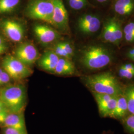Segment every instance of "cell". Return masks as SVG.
<instances>
[{"label": "cell", "instance_id": "8fae6325", "mask_svg": "<svg viewBox=\"0 0 134 134\" xmlns=\"http://www.w3.org/2000/svg\"><path fill=\"white\" fill-rule=\"evenodd\" d=\"M34 31L39 41L45 44L52 42L59 37V34L56 30L44 24L35 25Z\"/></svg>", "mask_w": 134, "mask_h": 134}, {"label": "cell", "instance_id": "4316f807", "mask_svg": "<svg viewBox=\"0 0 134 134\" xmlns=\"http://www.w3.org/2000/svg\"><path fill=\"white\" fill-rule=\"evenodd\" d=\"M62 44L67 54L69 55L70 57L71 58L74 55V50H73V48L72 47V45L67 42H62Z\"/></svg>", "mask_w": 134, "mask_h": 134}, {"label": "cell", "instance_id": "277c9868", "mask_svg": "<svg viewBox=\"0 0 134 134\" xmlns=\"http://www.w3.org/2000/svg\"><path fill=\"white\" fill-rule=\"evenodd\" d=\"M53 10V0H32L27 5L26 14L31 19L52 24Z\"/></svg>", "mask_w": 134, "mask_h": 134}, {"label": "cell", "instance_id": "d6986e66", "mask_svg": "<svg viewBox=\"0 0 134 134\" xmlns=\"http://www.w3.org/2000/svg\"><path fill=\"white\" fill-rule=\"evenodd\" d=\"M127 134H134V114H129L120 121Z\"/></svg>", "mask_w": 134, "mask_h": 134}, {"label": "cell", "instance_id": "9a60e30c", "mask_svg": "<svg viewBox=\"0 0 134 134\" xmlns=\"http://www.w3.org/2000/svg\"><path fill=\"white\" fill-rule=\"evenodd\" d=\"M76 69L74 64L70 59L60 57L54 73L59 75H71L75 73Z\"/></svg>", "mask_w": 134, "mask_h": 134}, {"label": "cell", "instance_id": "3957f363", "mask_svg": "<svg viewBox=\"0 0 134 134\" xmlns=\"http://www.w3.org/2000/svg\"><path fill=\"white\" fill-rule=\"evenodd\" d=\"M112 56L105 48L98 46H90L82 53L83 65L91 70H96L107 66L112 61Z\"/></svg>", "mask_w": 134, "mask_h": 134}, {"label": "cell", "instance_id": "7a4b0ae2", "mask_svg": "<svg viewBox=\"0 0 134 134\" xmlns=\"http://www.w3.org/2000/svg\"><path fill=\"white\" fill-rule=\"evenodd\" d=\"M0 100L10 113H20L26 104V92L22 85L7 86L0 91Z\"/></svg>", "mask_w": 134, "mask_h": 134}, {"label": "cell", "instance_id": "d4e9b609", "mask_svg": "<svg viewBox=\"0 0 134 134\" xmlns=\"http://www.w3.org/2000/svg\"><path fill=\"white\" fill-rule=\"evenodd\" d=\"M115 5L134 9V3L132 0H117Z\"/></svg>", "mask_w": 134, "mask_h": 134}, {"label": "cell", "instance_id": "5b68a950", "mask_svg": "<svg viewBox=\"0 0 134 134\" xmlns=\"http://www.w3.org/2000/svg\"><path fill=\"white\" fill-rule=\"evenodd\" d=\"M2 66L11 79L19 80L29 77L32 71L29 67L20 61L15 57L7 56L4 59Z\"/></svg>", "mask_w": 134, "mask_h": 134}, {"label": "cell", "instance_id": "cb8c5ba5", "mask_svg": "<svg viewBox=\"0 0 134 134\" xmlns=\"http://www.w3.org/2000/svg\"><path fill=\"white\" fill-rule=\"evenodd\" d=\"M134 8L124 7L115 5V12L120 15H126L131 14L134 10Z\"/></svg>", "mask_w": 134, "mask_h": 134}, {"label": "cell", "instance_id": "ac0fdd59", "mask_svg": "<svg viewBox=\"0 0 134 134\" xmlns=\"http://www.w3.org/2000/svg\"><path fill=\"white\" fill-rule=\"evenodd\" d=\"M20 0H0V14L10 13L18 7Z\"/></svg>", "mask_w": 134, "mask_h": 134}, {"label": "cell", "instance_id": "83f0119b", "mask_svg": "<svg viewBox=\"0 0 134 134\" xmlns=\"http://www.w3.org/2000/svg\"><path fill=\"white\" fill-rule=\"evenodd\" d=\"M124 33L134 35V23L131 22L125 26Z\"/></svg>", "mask_w": 134, "mask_h": 134}, {"label": "cell", "instance_id": "f1b7e54d", "mask_svg": "<svg viewBox=\"0 0 134 134\" xmlns=\"http://www.w3.org/2000/svg\"><path fill=\"white\" fill-rule=\"evenodd\" d=\"M3 133L4 134H24L17 130L9 127H4Z\"/></svg>", "mask_w": 134, "mask_h": 134}, {"label": "cell", "instance_id": "4fadbf2b", "mask_svg": "<svg viewBox=\"0 0 134 134\" xmlns=\"http://www.w3.org/2000/svg\"><path fill=\"white\" fill-rule=\"evenodd\" d=\"M59 58L53 51H47L39 59V66L46 71L54 72Z\"/></svg>", "mask_w": 134, "mask_h": 134}, {"label": "cell", "instance_id": "f546056e", "mask_svg": "<svg viewBox=\"0 0 134 134\" xmlns=\"http://www.w3.org/2000/svg\"><path fill=\"white\" fill-rule=\"evenodd\" d=\"M10 112L7 109L0 110V124H3Z\"/></svg>", "mask_w": 134, "mask_h": 134}, {"label": "cell", "instance_id": "f35d334b", "mask_svg": "<svg viewBox=\"0 0 134 134\" xmlns=\"http://www.w3.org/2000/svg\"><path fill=\"white\" fill-rule=\"evenodd\" d=\"M132 49H134V47H133V48H132Z\"/></svg>", "mask_w": 134, "mask_h": 134}, {"label": "cell", "instance_id": "7402d4cb", "mask_svg": "<svg viewBox=\"0 0 134 134\" xmlns=\"http://www.w3.org/2000/svg\"><path fill=\"white\" fill-rule=\"evenodd\" d=\"M119 77L126 80H131L134 77V72H131L121 67L118 71Z\"/></svg>", "mask_w": 134, "mask_h": 134}, {"label": "cell", "instance_id": "484cf974", "mask_svg": "<svg viewBox=\"0 0 134 134\" xmlns=\"http://www.w3.org/2000/svg\"><path fill=\"white\" fill-rule=\"evenodd\" d=\"M10 77L7 72L4 70L0 76V86L8 83L10 80Z\"/></svg>", "mask_w": 134, "mask_h": 134}, {"label": "cell", "instance_id": "e575fe53", "mask_svg": "<svg viewBox=\"0 0 134 134\" xmlns=\"http://www.w3.org/2000/svg\"><path fill=\"white\" fill-rule=\"evenodd\" d=\"M6 109L5 107L4 103H3V102L0 100V110H3Z\"/></svg>", "mask_w": 134, "mask_h": 134}, {"label": "cell", "instance_id": "1f68e13d", "mask_svg": "<svg viewBox=\"0 0 134 134\" xmlns=\"http://www.w3.org/2000/svg\"><path fill=\"white\" fill-rule=\"evenodd\" d=\"M121 67L131 72H134V65L132 64H125L122 65Z\"/></svg>", "mask_w": 134, "mask_h": 134}, {"label": "cell", "instance_id": "44dd1931", "mask_svg": "<svg viewBox=\"0 0 134 134\" xmlns=\"http://www.w3.org/2000/svg\"><path fill=\"white\" fill-rule=\"evenodd\" d=\"M70 7L74 10H81L86 4V0H72L69 1Z\"/></svg>", "mask_w": 134, "mask_h": 134}, {"label": "cell", "instance_id": "836d02e7", "mask_svg": "<svg viewBox=\"0 0 134 134\" xmlns=\"http://www.w3.org/2000/svg\"><path fill=\"white\" fill-rule=\"evenodd\" d=\"M127 56L131 59L134 61V50L133 49L130 50L128 53L127 54Z\"/></svg>", "mask_w": 134, "mask_h": 134}, {"label": "cell", "instance_id": "d6a6232c", "mask_svg": "<svg viewBox=\"0 0 134 134\" xmlns=\"http://www.w3.org/2000/svg\"><path fill=\"white\" fill-rule=\"evenodd\" d=\"M126 40L129 42H134V35L131 34H124Z\"/></svg>", "mask_w": 134, "mask_h": 134}, {"label": "cell", "instance_id": "6da1fadb", "mask_svg": "<svg viewBox=\"0 0 134 134\" xmlns=\"http://www.w3.org/2000/svg\"><path fill=\"white\" fill-rule=\"evenodd\" d=\"M83 81L92 92L118 96L124 88L110 72H103L84 77Z\"/></svg>", "mask_w": 134, "mask_h": 134}, {"label": "cell", "instance_id": "9c48e42d", "mask_svg": "<svg viewBox=\"0 0 134 134\" xmlns=\"http://www.w3.org/2000/svg\"><path fill=\"white\" fill-rule=\"evenodd\" d=\"M2 27L7 37L14 42L20 41L24 36V29L19 22L12 19L5 20Z\"/></svg>", "mask_w": 134, "mask_h": 134}, {"label": "cell", "instance_id": "d590c367", "mask_svg": "<svg viewBox=\"0 0 134 134\" xmlns=\"http://www.w3.org/2000/svg\"><path fill=\"white\" fill-rule=\"evenodd\" d=\"M101 134H113V133L110 130H107L103 131Z\"/></svg>", "mask_w": 134, "mask_h": 134}, {"label": "cell", "instance_id": "ba28073f", "mask_svg": "<svg viewBox=\"0 0 134 134\" xmlns=\"http://www.w3.org/2000/svg\"><path fill=\"white\" fill-rule=\"evenodd\" d=\"M54 1L52 24L60 29H65L68 25V14L62 0Z\"/></svg>", "mask_w": 134, "mask_h": 134}, {"label": "cell", "instance_id": "603a6c76", "mask_svg": "<svg viewBox=\"0 0 134 134\" xmlns=\"http://www.w3.org/2000/svg\"><path fill=\"white\" fill-rule=\"evenodd\" d=\"M114 33L115 37L117 39L118 42L119 43L122 38L123 32L121 27L120 24L115 20L114 25Z\"/></svg>", "mask_w": 134, "mask_h": 134}, {"label": "cell", "instance_id": "30bf717a", "mask_svg": "<svg viewBox=\"0 0 134 134\" xmlns=\"http://www.w3.org/2000/svg\"><path fill=\"white\" fill-rule=\"evenodd\" d=\"M77 26L82 33L90 34L95 33L100 27V21L95 15L86 14L81 16L77 21Z\"/></svg>", "mask_w": 134, "mask_h": 134}, {"label": "cell", "instance_id": "8992f818", "mask_svg": "<svg viewBox=\"0 0 134 134\" xmlns=\"http://www.w3.org/2000/svg\"><path fill=\"white\" fill-rule=\"evenodd\" d=\"M102 118H110L116 105L117 96L92 92Z\"/></svg>", "mask_w": 134, "mask_h": 134}, {"label": "cell", "instance_id": "4dcf8cb0", "mask_svg": "<svg viewBox=\"0 0 134 134\" xmlns=\"http://www.w3.org/2000/svg\"><path fill=\"white\" fill-rule=\"evenodd\" d=\"M7 49V45L4 39L0 36V55L4 53Z\"/></svg>", "mask_w": 134, "mask_h": 134}, {"label": "cell", "instance_id": "ffe728a7", "mask_svg": "<svg viewBox=\"0 0 134 134\" xmlns=\"http://www.w3.org/2000/svg\"><path fill=\"white\" fill-rule=\"evenodd\" d=\"M53 51L56 53L59 57L65 58L67 59H71L66 51L64 49L62 44V42L57 43L55 45Z\"/></svg>", "mask_w": 134, "mask_h": 134}, {"label": "cell", "instance_id": "8d00e7d4", "mask_svg": "<svg viewBox=\"0 0 134 134\" xmlns=\"http://www.w3.org/2000/svg\"><path fill=\"white\" fill-rule=\"evenodd\" d=\"M96 1H98V2H100V3H103V2H105L107 0H96Z\"/></svg>", "mask_w": 134, "mask_h": 134}, {"label": "cell", "instance_id": "5bb4252c", "mask_svg": "<svg viewBox=\"0 0 134 134\" xmlns=\"http://www.w3.org/2000/svg\"><path fill=\"white\" fill-rule=\"evenodd\" d=\"M129 114L127 100L124 92L117 96L116 105L110 118L120 121Z\"/></svg>", "mask_w": 134, "mask_h": 134}, {"label": "cell", "instance_id": "e0dca14e", "mask_svg": "<svg viewBox=\"0 0 134 134\" xmlns=\"http://www.w3.org/2000/svg\"><path fill=\"white\" fill-rule=\"evenodd\" d=\"M124 94L130 114H134V84L124 88Z\"/></svg>", "mask_w": 134, "mask_h": 134}, {"label": "cell", "instance_id": "ab89813d", "mask_svg": "<svg viewBox=\"0 0 134 134\" xmlns=\"http://www.w3.org/2000/svg\"><path fill=\"white\" fill-rule=\"evenodd\" d=\"M69 1H72V0H69Z\"/></svg>", "mask_w": 134, "mask_h": 134}, {"label": "cell", "instance_id": "74e56055", "mask_svg": "<svg viewBox=\"0 0 134 134\" xmlns=\"http://www.w3.org/2000/svg\"><path fill=\"white\" fill-rule=\"evenodd\" d=\"M3 71H4V69H3L2 68H0V76H1V75L2 74V73L3 72Z\"/></svg>", "mask_w": 134, "mask_h": 134}, {"label": "cell", "instance_id": "2e32d148", "mask_svg": "<svg viewBox=\"0 0 134 134\" xmlns=\"http://www.w3.org/2000/svg\"><path fill=\"white\" fill-rule=\"evenodd\" d=\"M114 19H110L104 25L102 31V39L106 42L113 44H118L114 33Z\"/></svg>", "mask_w": 134, "mask_h": 134}, {"label": "cell", "instance_id": "7c38bea8", "mask_svg": "<svg viewBox=\"0 0 134 134\" xmlns=\"http://www.w3.org/2000/svg\"><path fill=\"white\" fill-rule=\"evenodd\" d=\"M3 124L4 127L12 128L23 134H27L24 116L22 112L9 113Z\"/></svg>", "mask_w": 134, "mask_h": 134}, {"label": "cell", "instance_id": "52a82bcc", "mask_svg": "<svg viewBox=\"0 0 134 134\" xmlns=\"http://www.w3.org/2000/svg\"><path fill=\"white\" fill-rule=\"evenodd\" d=\"M39 55L38 51L35 46L30 43L20 44L15 51V57L27 66L37 61Z\"/></svg>", "mask_w": 134, "mask_h": 134}]
</instances>
